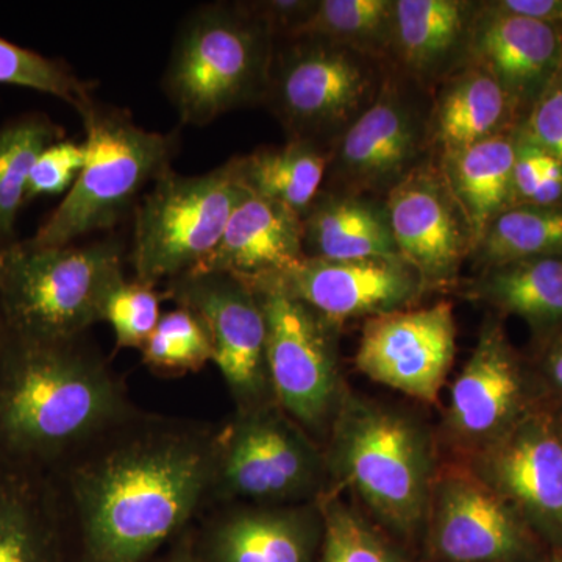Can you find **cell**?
<instances>
[{"instance_id":"cell-11","label":"cell","mask_w":562,"mask_h":562,"mask_svg":"<svg viewBox=\"0 0 562 562\" xmlns=\"http://www.w3.org/2000/svg\"><path fill=\"white\" fill-rule=\"evenodd\" d=\"M432 562H524L530 527L468 462L438 468L424 531Z\"/></svg>"},{"instance_id":"cell-34","label":"cell","mask_w":562,"mask_h":562,"mask_svg":"<svg viewBox=\"0 0 562 562\" xmlns=\"http://www.w3.org/2000/svg\"><path fill=\"white\" fill-rule=\"evenodd\" d=\"M0 83L55 95L79 111L80 116L94 105L91 83L79 79L68 66L2 38Z\"/></svg>"},{"instance_id":"cell-33","label":"cell","mask_w":562,"mask_h":562,"mask_svg":"<svg viewBox=\"0 0 562 562\" xmlns=\"http://www.w3.org/2000/svg\"><path fill=\"white\" fill-rule=\"evenodd\" d=\"M140 355L151 371L181 375L201 372L213 361V347L201 319L190 310L177 306L173 312L161 314Z\"/></svg>"},{"instance_id":"cell-35","label":"cell","mask_w":562,"mask_h":562,"mask_svg":"<svg viewBox=\"0 0 562 562\" xmlns=\"http://www.w3.org/2000/svg\"><path fill=\"white\" fill-rule=\"evenodd\" d=\"M161 294L140 281L121 280L106 295L102 322H109L117 349H143L161 319Z\"/></svg>"},{"instance_id":"cell-2","label":"cell","mask_w":562,"mask_h":562,"mask_svg":"<svg viewBox=\"0 0 562 562\" xmlns=\"http://www.w3.org/2000/svg\"><path fill=\"white\" fill-rule=\"evenodd\" d=\"M138 412L106 361L80 338L36 341L3 327L2 460L54 473Z\"/></svg>"},{"instance_id":"cell-3","label":"cell","mask_w":562,"mask_h":562,"mask_svg":"<svg viewBox=\"0 0 562 562\" xmlns=\"http://www.w3.org/2000/svg\"><path fill=\"white\" fill-rule=\"evenodd\" d=\"M324 457L328 490L350 491L369 519L402 546L424 535L438 465L419 420L346 387Z\"/></svg>"},{"instance_id":"cell-16","label":"cell","mask_w":562,"mask_h":562,"mask_svg":"<svg viewBox=\"0 0 562 562\" xmlns=\"http://www.w3.org/2000/svg\"><path fill=\"white\" fill-rule=\"evenodd\" d=\"M522 369L501 327L486 325L454 379L447 406V438L468 458L512 430L525 412Z\"/></svg>"},{"instance_id":"cell-30","label":"cell","mask_w":562,"mask_h":562,"mask_svg":"<svg viewBox=\"0 0 562 562\" xmlns=\"http://www.w3.org/2000/svg\"><path fill=\"white\" fill-rule=\"evenodd\" d=\"M61 138V128L44 114H27L0 128V238L13 235L33 165Z\"/></svg>"},{"instance_id":"cell-22","label":"cell","mask_w":562,"mask_h":562,"mask_svg":"<svg viewBox=\"0 0 562 562\" xmlns=\"http://www.w3.org/2000/svg\"><path fill=\"white\" fill-rule=\"evenodd\" d=\"M417 144L419 131L412 113L384 94L350 125L339 146L338 160L351 180L376 187L403 179Z\"/></svg>"},{"instance_id":"cell-23","label":"cell","mask_w":562,"mask_h":562,"mask_svg":"<svg viewBox=\"0 0 562 562\" xmlns=\"http://www.w3.org/2000/svg\"><path fill=\"white\" fill-rule=\"evenodd\" d=\"M302 220L305 257L335 261L402 258L386 210L376 209L371 202L322 199L314 201Z\"/></svg>"},{"instance_id":"cell-28","label":"cell","mask_w":562,"mask_h":562,"mask_svg":"<svg viewBox=\"0 0 562 562\" xmlns=\"http://www.w3.org/2000/svg\"><path fill=\"white\" fill-rule=\"evenodd\" d=\"M465 5L453 0L394 2L392 31L406 65L430 69L446 60L460 43Z\"/></svg>"},{"instance_id":"cell-6","label":"cell","mask_w":562,"mask_h":562,"mask_svg":"<svg viewBox=\"0 0 562 562\" xmlns=\"http://www.w3.org/2000/svg\"><path fill=\"white\" fill-rule=\"evenodd\" d=\"M87 162L65 201L31 239L36 247H66L88 233L113 228L149 181L171 169L173 133L139 127L127 113L92 105L81 114Z\"/></svg>"},{"instance_id":"cell-15","label":"cell","mask_w":562,"mask_h":562,"mask_svg":"<svg viewBox=\"0 0 562 562\" xmlns=\"http://www.w3.org/2000/svg\"><path fill=\"white\" fill-rule=\"evenodd\" d=\"M371 88V69L360 58L322 41L297 40L269 72V94L295 139L347 120Z\"/></svg>"},{"instance_id":"cell-19","label":"cell","mask_w":562,"mask_h":562,"mask_svg":"<svg viewBox=\"0 0 562 562\" xmlns=\"http://www.w3.org/2000/svg\"><path fill=\"white\" fill-rule=\"evenodd\" d=\"M0 562H69L65 512L54 475L2 458Z\"/></svg>"},{"instance_id":"cell-40","label":"cell","mask_w":562,"mask_h":562,"mask_svg":"<svg viewBox=\"0 0 562 562\" xmlns=\"http://www.w3.org/2000/svg\"><path fill=\"white\" fill-rule=\"evenodd\" d=\"M562 198V165L550 155L547 160L541 183L532 195L531 203L536 206H553Z\"/></svg>"},{"instance_id":"cell-17","label":"cell","mask_w":562,"mask_h":562,"mask_svg":"<svg viewBox=\"0 0 562 562\" xmlns=\"http://www.w3.org/2000/svg\"><path fill=\"white\" fill-rule=\"evenodd\" d=\"M386 214L398 254L425 284L449 283L457 276L473 241L446 177L425 168L405 173L392 187Z\"/></svg>"},{"instance_id":"cell-4","label":"cell","mask_w":562,"mask_h":562,"mask_svg":"<svg viewBox=\"0 0 562 562\" xmlns=\"http://www.w3.org/2000/svg\"><path fill=\"white\" fill-rule=\"evenodd\" d=\"M121 243L0 249V313L11 335L36 341L79 339L102 322L106 295L124 280Z\"/></svg>"},{"instance_id":"cell-37","label":"cell","mask_w":562,"mask_h":562,"mask_svg":"<svg viewBox=\"0 0 562 562\" xmlns=\"http://www.w3.org/2000/svg\"><path fill=\"white\" fill-rule=\"evenodd\" d=\"M527 138L538 144L547 154L552 155L562 165V72L550 81L549 87L539 95L531 111L530 124L525 133Z\"/></svg>"},{"instance_id":"cell-26","label":"cell","mask_w":562,"mask_h":562,"mask_svg":"<svg viewBox=\"0 0 562 562\" xmlns=\"http://www.w3.org/2000/svg\"><path fill=\"white\" fill-rule=\"evenodd\" d=\"M512 102L497 79L480 66L453 81L436 110V135L446 154L501 135Z\"/></svg>"},{"instance_id":"cell-32","label":"cell","mask_w":562,"mask_h":562,"mask_svg":"<svg viewBox=\"0 0 562 562\" xmlns=\"http://www.w3.org/2000/svg\"><path fill=\"white\" fill-rule=\"evenodd\" d=\"M394 2L387 0H324L291 33L295 40L355 43L380 38L392 29Z\"/></svg>"},{"instance_id":"cell-7","label":"cell","mask_w":562,"mask_h":562,"mask_svg":"<svg viewBox=\"0 0 562 562\" xmlns=\"http://www.w3.org/2000/svg\"><path fill=\"white\" fill-rule=\"evenodd\" d=\"M328 487L324 452L277 402L236 409L216 430L213 503L302 505Z\"/></svg>"},{"instance_id":"cell-29","label":"cell","mask_w":562,"mask_h":562,"mask_svg":"<svg viewBox=\"0 0 562 562\" xmlns=\"http://www.w3.org/2000/svg\"><path fill=\"white\" fill-rule=\"evenodd\" d=\"M322 542L317 562H414L401 542L328 490L317 501Z\"/></svg>"},{"instance_id":"cell-38","label":"cell","mask_w":562,"mask_h":562,"mask_svg":"<svg viewBox=\"0 0 562 562\" xmlns=\"http://www.w3.org/2000/svg\"><path fill=\"white\" fill-rule=\"evenodd\" d=\"M549 157L550 154H547L527 136L517 140L516 160H514V191L516 194L531 202L532 195L541 183Z\"/></svg>"},{"instance_id":"cell-24","label":"cell","mask_w":562,"mask_h":562,"mask_svg":"<svg viewBox=\"0 0 562 562\" xmlns=\"http://www.w3.org/2000/svg\"><path fill=\"white\" fill-rule=\"evenodd\" d=\"M514 160L516 143L505 135L447 154L446 180L468 220L473 244L482 241L516 194Z\"/></svg>"},{"instance_id":"cell-25","label":"cell","mask_w":562,"mask_h":562,"mask_svg":"<svg viewBox=\"0 0 562 562\" xmlns=\"http://www.w3.org/2000/svg\"><path fill=\"white\" fill-rule=\"evenodd\" d=\"M327 166L328 158L308 139L238 158L239 179L251 194L288 206L302 217L316 201Z\"/></svg>"},{"instance_id":"cell-42","label":"cell","mask_w":562,"mask_h":562,"mask_svg":"<svg viewBox=\"0 0 562 562\" xmlns=\"http://www.w3.org/2000/svg\"><path fill=\"white\" fill-rule=\"evenodd\" d=\"M546 373L550 383L562 392V335L550 347L546 357Z\"/></svg>"},{"instance_id":"cell-1","label":"cell","mask_w":562,"mask_h":562,"mask_svg":"<svg viewBox=\"0 0 562 562\" xmlns=\"http://www.w3.org/2000/svg\"><path fill=\"white\" fill-rule=\"evenodd\" d=\"M216 430L136 413L52 473L69 562H154L213 495Z\"/></svg>"},{"instance_id":"cell-44","label":"cell","mask_w":562,"mask_h":562,"mask_svg":"<svg viewBox=\"0 0 562 562\" xmlns=\"http://www.w3.org/2000/svg\"><path fill=\"white\" fill-rule=\"evenodd\" d=\"M0 249H2V246H0Z\"/></svg>"},{"instance_id":"cell-10","label":"cell","mask_w":562,"mask_h":562,"mask_svg":"<svg viewBox=\"0 0 562 562\" xmlns=\"http://www.w3.org/2000/svg\"><path fill=\"white\" fill-rule=\"evenodd\" d=\"M165 297L201 319L236 409L276 402L266 361L265 313L246 281L224 272H188L166 283Z\"/></svg>"},{"instance_id":"cell-12","label":"cell","mask_w":562,"mask_h":562,"mask_svg":"<svg viewBox=\"0 0 562 562\" xmlns=\"http://www.w3.org/2000/svg\"><path fill=\"white\" fill-rule=\"evenodd\" d=\"M457 351L449 302L371 317L358 346V371L422 403L438 402Z\"/></svg>"},{"instance_id":"cell-41","label":"cell","mask_w":562,"mask_h":562,"mask_svg":"<svg viewBox=\"0 0 562 562\" xmlns=\"http://www.w3.org/2000/svg\"><path fill=\"white\" fill-rule=\"evenodd\" d=\"M154 562H199L194 550V527L180 535Z\"/></svg>"},{"instance_id":"cell-36","label":"cell","mask_w":562,"mask_h":562,"mask_svg":"<svg viewBox=\"0 0 562 562\" xmlns=\"http://www.w3.org/2000/svg\"><path fill=\"white\" fill-rule=\"evenodd\" d=\"M87 162L83 144L57 140L40 155L27 181L25 202L40 195H57L70 190Z\"/></svg>"},{"instance_id":"cell-9","label":"cell","mask_w":562,"mask_h":562,"mask_svg":"<svg viewBox=\"0 0 562 562\" xmlns=\"http://www.w3.org/2000/svg\"><path fill=\"white\" fill-rule=\"evenodd\" d=\"M244 281L265 313L266 361L277 405L310 435L328 432L346 390L333 339L336 327L280 288Z\"/></svg>"},{"instance_id":"cell-5","label":"cell","mask_w":562,"mask_h":562,"mask_svg":"<svg viewBox=\"0 0 562 562\" xmlns=\"http://www.w3.org/2000/svg\"><path fill=\"white\" fill-rule=\"evenodd\" d=\"M271 36L239 3H211L191 13L162 77L180 121L210 124L268 90Z\"/></svg>"},{"instance_id":"cell-27","label":"cell","mask_w":562,"mask_h":562,"mask_svg":"<svg viewBox=\"0 0 562 562\" xmlns=\"http://www.w3.org/2000/svg\"><path fill=\"white\" fill-rule=\"evenodd\" d=\"M476 295L538 327H561L562 258H530L490 268Z\"/></svg>"},{"instance_id":"cell-18","label":"cell","mask_w":562,"mask_h":562,"mask_svg":"<svg viewBox=\"0 0 562 562\" xmlns=\"http://www.w3.org/2000/svg\"><path fill=\"white\" fill-rule=\"evenodd\" d=\"M322 514L302 505H227L194 528L199 562H317Z\"/></svg>"},{"instance_id":"cell-13","label":"cell","mask_w":562,"mask_h":562,"mask_svg":"<svg viewBox=\"0 0 562 562\" xmlns=\"http://www.w3.org/2000/svg\"><path fill=\"white\" fill-rule=\"evenodd\" d=\"M464 462L528 527L562 541V432L552 417L525 414L512 430Z\"/></svg>"},{"instance_id":"cell-21","label":"cell","mask_w":562,"mask_h":562,"mask_svg":"<svg viewBox=\"0 0 562 562\" xmlns=\"http://www.w3.org/2000/svg\"><path fill=\"white\" fill-rule=\"evenodd\" d=\"M472 50L513 101L541 95L560 70L561 40L552 24L494 10L473 31Z\"/></svg>"},{"instance_id":"cell-43","label":"cell","mask_w":562,"mask_h":562,"mask_svg":"<svg viewBox=\"0 0 562 562\" xmlns=\"http://www.w3.org/2000/svg\"><path fill=\"white\" fill-rule=\"evenodd\" d=\"M2 336H3V319H2V313H0V342H2Z\"/></svg>"},{"instance_id":"cell-39","label":"cell","mask_w":562,"mask_h":562,"mask_svg":"<svg viewBox=\"0 0 562 562\" xmlns=\"http://www.w3.org/2000/svg\"><path fill=\"white\" fill-rule=\"evenodd\" d=\"M491 10L552 25L562 20L561 0H505L495 2Z\"/></svg>"},{"instance_id":"cell-8","label":"cell","mask_w":562,"mask_h":562,"mask_svg":"<svg viewBox=\"0 0 562 562\" xmlns=\"http://www.w3.org/2000/svg\"><path fill=\"white\" fill-rule=\"evenodd\" d=\"M249 194L239 179L238 158L203 176H180L172 168L162 172L135 211L136 280L155 286L195 271Z\"/></svg>"},{"instance_id":"cell-31","label":"cell","mask_w":562,"mask_h":562,"mask_svg":"<svg viewBox=\"0 0 562 562\" xmlns=\"http://www.w3.org/2000/svg\"><path fill=\"white\" fill-rule=\"evenodd\" d=\"M479 247L490 268L530 258L562 257V210L525 206L503 211Z\"/></svg>"},{"instance_id":"cell-20","label":"cell","mask_w":562,"mask_h":562,"mask_svg":"<svg viewBox=\"0 0 562 562\" xmlns=\"http://www.w3.org/2000/svg\"><path fill=\"white\" fill-rule=\"evenodd\" d=\"M303 258L301 214L250 192L233 211L220 243L195 271L250 280L284 271Z\"/></svg>"},{"instance_id":"cell-14","label":"cell","mask_w":562,"mask_h":562,"mask_svg":"<svg viewBox=\"0 0 562 562\" xmlns=\"http://www.w3.org/2000/svg\"><path fill=\"white\" fill-rule=\"evenodd\" d=\"M265 281L321 314L333 327L355 317H375L409 308L427 284L402 258L322 260L305 257Z\"/></svg>"}]
</instances>
